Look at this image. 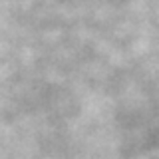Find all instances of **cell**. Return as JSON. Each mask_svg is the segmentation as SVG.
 I'll list each match as a JSON object with an SVG mask.
<instances>
[]
</instances>
